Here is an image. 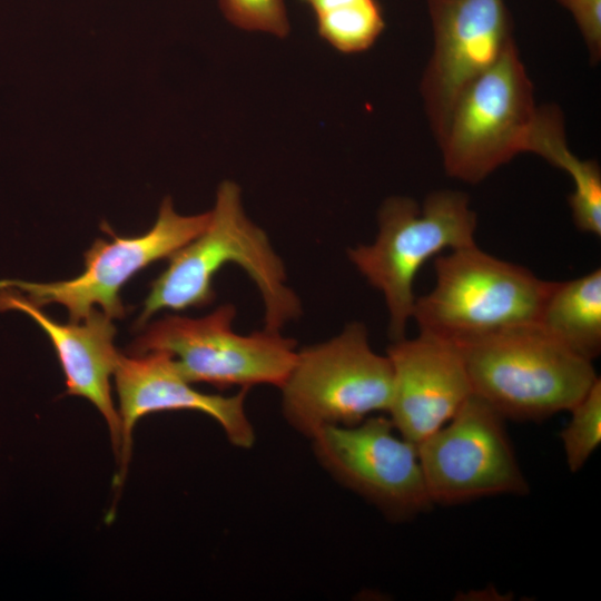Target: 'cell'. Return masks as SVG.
<instances>
[{
	"label": "cell",
	"instance_id": "13",
	"mask_svg": "<svg viewBox=\"0 0 601 601\" xmlns=\"http://www.w3.org/2000/svg\"><path fill=\"white\" fill-rule=\"evenodd\" d=\"M393 370L390 418L400 435L420 444L446 424L473 394L463 355L453 344L420 333L387 348Z\"/></svg>",
	"mask_w": 601,
	"mask_h": 601
},
{
	"label": "cell",
	"instance_id": "3",
	"mask_svg": "<svg viewBox=\"0 0 601 601\" xmlns=\"http://www.w3.org/2000/svg\"><path fill=\"white\" fill-rule=\"evenodd\" d=\"M472 393L505 420L540 421L570 411L599 378L592 362L520 326L460 348Z\"/></svg>",
	"mask_w": 601,
	"mask_h": 601
},
{
	"label": "cell",
	"instance_id": "16",
	"mask_svg": "<svg viewBox=\"0 0 601 601\" xmlns=\"http://www.w3.org/2000/svg\"><path fill=\"white\" fill-rule=\"evenodd\" d=\"M314 12L322 39L343 53L370 49L385 28L377 0H302Z\"/></svg>",
	"mask_w": 601,
	"mask_h": 601
},
{
	"label": "cell",
	"instance_id": "11",
	"mask_svg": "<svg viewBox=\"0 0 601 601\" xmlns=\"http://www.w3.org/2000/svg\"><path fill=\"white\" fill-rule=\"evenodd\" d=\"M433 51L421 93L439 142L461 90L491 67L514 41L504 0H426Z\"/></svg>",
	"mask_w": 601,
	"mask_h": 601
},
{
	"label": "cell",
	"instance_id": "7",
	"mask_svg": "<svg viewBox=\"0 0 601 601\" xmlns=\"http://www.w3.org/2000/svg\"><path fill=\"white\" fill-rule=\"evenodd\" d=\"M235 315L230 304L199 318L167 315L146 325L128 352L169 354L191 384L206 383L219 390L260 384L280 387L296 359L295 342L265 328L237 334L231 326Z\"/></svg>",
	"mask_w": 601,
	"mask_h": 601
},
{
	"label": "cell",
	"instance_id": "5",
	"mask_svg": "<svg viewBox=\"0 0 601 601\" xmlns=\"http://www.w3.org/2000/svg\"><path fill=\"white\" fill-rule=\"evenodd\" d=\"M282 390L287 423L306 437L326 426H352L377 412H387L393 370L375 353L366 327L348 324L327 342L297 352Z\"/></svg>",
	"mask_w": 601,
	"mask_h": 601
},
{
	"label": "cell",
	"instance_id": "12",
	"mask_svg": "<svg viewBox=\"0 0 601 601\" xmlns=\"http://www.w3.org/2000/svg\"><path fill=\"white\" fill-rule=\"evenodd\" d=\"M114 375L121 431L119 487L130 461L134 426L147 414L162 411L201 412L220 425L233 445L248 449L255 442L254 426L245 412L248 388H240L230 396L201 393L191 386L173 357L164 352L129 356L120 354Z\"/></svg>",
	"mask_w": 601,
	"mask_h": 601
},
{
	"label": "cell",
	"instance_id": "15",
	"mask_svg": "<svg viewBox=\"0 0 601 601\" xmlns=\"http://www.w3.org/2000/svg\"><path fill=\"white\" fill-rule=\"evenodd\" d=\"M539 326L574 354L593 361L601 352V270L552 282Z\"/></svg>",
	"mask_w": 601,
	"mask_h": 601
},
{
	"label": "cell",
	"instance_id": "6",
	"mask_svg": "<svg viewBox=\"0 0 601 601\" xmlns=\"http://www.w3.org/2000/svg\"><path fill=\"white\" fill-rule=\"evenodd\" d=\"M538 112L515 41L461 90L437 142L446 174L477 184L525 144Z\"/></svg>",
	"mask_w": 601,
	"mask_h": 601
},
{
	"label": "cell",
	"instance_id": "18",
	"mask_svg": "<svg viewBox=\"0 0 601 601\" xmlns=\"http://www.w3.org/2000/svg\"><path fill=\"white\" fill-rule=\"evenodd\" d=\"M225 18L234 26L284 38L289 22L284 0H219Z\"/></svg>",
	"mask_w": 601,
	"mask_h": 601
},
{
	"label": "cell",
	"instance_id": "17",
	"mask_svg": "<svg viewBox=\"0 0 601 601\" xmlns=\"http://www.w3.org/2000/svg\"><path fill=\"white\" fill-rule=\"evenodd\" d=\"M571 418L560 433L566 465L578 472L601 442V381L570 411Z\"/></svg>",
	"mask_w": 601,
	"mask_h": 601
},
{
	"label": "cell",
	"instance_id": "10",
	"mask_svg": "<svg viewBox=\"0 0 601 601\" xmlns=\"http://www.w3.org/2000/svg\"><path fill=\"white\" fill-rule=\"evenodd\" d=\"M311 441L318 463L391 521L410 520L434 505L417 446L397 433L390 417L371 415L352 426H326Z\"/></svg>",
	"mask_w": 601,
	"mask_h": 601
},
{
	"label": "cell",
	"instance_id": "14",
	"mask_svg": "<svg viewBox=\"0 0 601 601\" xmlns=\"http://www.w3.org/2000/svg\"><path fill=\"white\" fill-rule=\"evenodd\" d=\"M0 311H19L31 317L48 335L66 377V393L90 401L107 422L118 456L121 431L110 394V376L120 353L114 345L116 327L102 312L93 311L82 324H61L14 289L0 287Z\"/></svg>",
	"mask_w": 601,
	"mask_h": 601
},
{
	"label": "cell",
	"instance_id": "2",
	"mask_svg": "<svg viewBox=\"0 0 601 601\" xmlns=\"http://www.w3.org/2000/svg\"><path fill=\"white\" fill-rule=\"evenodd\" d=\"M434 270L435 285L415 299L412 317L420 333L459 348L538 324L552 285L476 244L437 255Z\"/></svg>",
	"mask_w": 601,
	"mask_h": 601
},
{
	"label": "cell",
	"instance_id": "1",
	"mask_svg": "<svg viewBox=\"0 0 601 601\" xmlns=\"http://www.w3.org/2000/svg\"><path fill=\"white\" fill-rule=\"evenodd\" d=\"M152 282L135 328L161 309L201 307L215 298L214 277L226 265L242 267L264 304L265 329L276 331L299 317V298L286 284V270L266 233L245 214L240 188L230 180L217 189L207 227L169 257Z\"/></svg>",
	"mask_w": 601,
	"mask_h": 601
},
{
	"label": "cell",
	"instance_id": "8",
	"mask_svg": "<svg viewBox=\"0 0 601 601\" xmlns=\"http://www.w3.org/2000/svg\"><path fill=\"white\" fill-rule=\"evenodd\" d=\"M504 421L472 394L446 424L416 445L433 504L529 492Z\"/></svg>",
	"mask_w": 601,
	"mask_h": 601
},
{
	"label": "cell",
	"instance_id": "9",
	"mask_svg": "<svg viewBox=\"0 0 601 601\" xmlns=\"http://www.w3.org/2000/svg\"><path fill=\"white\" fill-rule=\"evenodd\" d=\"M210 211L184 216L178 214L170 197H166L152 227L142 235L114 236L112 242L96 239L85 253V269L77 277L51 283L19 279L0 280V287L11 288L38 307L63 306L69 321L79 323L96 307L111 319L122 318L126 309L120 298L122 286L154 262L169 257L207 227Z\"/></svg>",
	"mask_w": 601,
	"mask_h": 601
},
{
	"label": "cell",
	"instance_id": "4",
	"mask_svg": "<svg viewBox=\"0 0 601 601\" xmlns=\"http://www.w3.org/2000/svg\"><path fill=\"white\" fill-rule=\"evenodd\" d=\"M476 214L467 195L443 189L431 193L423 205L395 196L378 211V234L371 245L348 249V257L385 299L392 341L405 337L413 316V285L421 267L446 248L475 245Z\"/></svg>",
	"mask_w": 601,
	"mask_h": 601
},
{
	"label": "cell",
	"instance_id": "19",
	"mask_svg": "<svg viewBox=\"0 0 601 601\" xmlns=\"http://www.w3.org/2000/svg\"><path fill=\"white\" fill-rule=\"evenodd\" d=\"M573 16L588 47L590 60L601 58V0H558Z\"/></svg>",
	"mask_w": 601,
	"mask_h": 601
}]
</instances>
